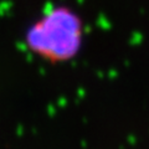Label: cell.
Here are the masks:
<instances>
[{
    "mask_svg": "<svg viewBox=\"0 0 149 149\" xmlns=\"http://www.w3.org/2000/svg\"><path fill=\"white\" fill-rule=\"evenodd\" d=\"M83 40L82 20L66 6H52L29 26L26 46L49 62H66L78 54Z\"/></svg>",
    "mask_w": 149,
    "mask_h": 149,
    "instance_id": "1",
    "label": "cell"
}]
</instances>
